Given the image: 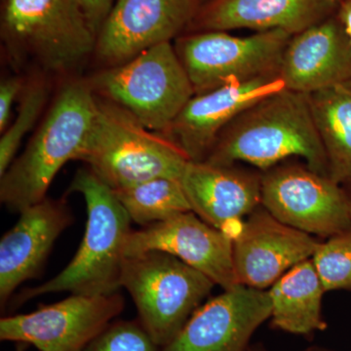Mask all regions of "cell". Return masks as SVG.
<instances>
[{"label":"cell","mask_w":351,"mask_h":351,"mask_svg":"<svg viewBox=\"0 0 351 351\" xmlns=\"http://www.w3.org/2000/svg\"><path fill=\"white\" fill-rule=\"evenodd\" d=\"M313 263L325 291H351V226L318 244Z\"/></svg>","instance_id":"24"},{"label":"cell","mask_w":351,"mask_h":351,"mask_svg":"<svg viewBox=\"0 0 351 351\" xmlns=\"http://www.w3.org/2000/svg\"><path fill=\"white\" fill-rule=\"evenodd\" d=\"M261 177L235 165L189 161L180 181L191 211L233 240L242 219L262 205Z\"/></svg>","instance_id":"16"},{"label":"cell","mask_w":351,"mask_h":351,"mask_svg":"<svg viewBox=\"0 0 351 351\" xmlns=\"http://www.w3.org/2000/svg\"><path fill=\"white\" fill-rule=\"evenodd\" d=\"M304 351H332L328 350V348H320V346H311V348H306Z\"/></svg>","instance_id":"31"},{"label":"cell","mask_w":351,"mask_h":351,"mask_svg":"<svg viewBox=\"0 0 351 351\" xmlns=\"http://www.w3.org/2000/svg\"><path fill=\"white\" fill-rule=\"evenodd\" d=\"M328 159L329 176L351 182V83L306 95Z\"/></svg>","instance_id":"21"},{"label":"cell","mask_w":351,"mask_h":351,"mask_svg":"<svg viewBox=\"0 0 351 351\" xmlns=\"http://www.w3.org/2000/svg\"><path fill=\"white\" fill-rule=\"evenodd\" d=\"M138 320L112 321L85 351H160Z\"/></svg>","instance_id":"25"},{"label":"cell","mask_w":351,"mask_h":351,"mask_svg":"<svg viewBox=\"0 0 351 351\" xmlns=\"http://www.w3.org/2000/svg\"><path fill=\"white\" fill-rule=\"evenodd\" d=\"M113 191L131 221L142 228L191 211L179 179L157 178Z\"/></svg>","instance_id":"22"},{"label":"cell","mask_w":351,"mask_h":351,"mask_svg":"<svg viewBox=\"0 0 351 351\" xmlns=\"http://www.w3.org/2000/svg\"><path fill=\"white\" fill-rule=\"evenodd\" d=\"M98 99L87 80H71L60 90L25 151L0 180V201L24 211L45 199L62 167L77 160L96 119Z\"/></svg>","instance_id":"2"},{"label":"cell","mask_w":351,"mask_h":351,"mask_svg":"<svg viewBox=\"0 0 351 351\" xmlns=\"http://www.w3.org/2000/svg\"><path fill=\"white\" fill-rule=\"evenodd\" d=\"M0 25L11 63L45 75H66L96 48L82 0H4Z\"/></svg>","instance_id":"4"},{"label":"cell","mask_w":351,"mask_h":351,"mask_svg":"<svg viewBox=\"0 0 351 351\" xmlns=\"http://www.w3.org/2000/svg\"><path fill=\"white\" fill-rule=\"evenodd\" d=\"M211 1V0H198V2H199L200 7L202 5H204V4H206L207 2Z\"/></svg>","instance_id":"32"},{"label":"cell","mask_w":351,"mask_h":351,"mask_svg":"<svg viewBox=\"0 0 351 351\" xmlns=\"http://www.w3.org/2000/svg\"><path fill=\"white\" fill-rule=\"evenodd\" d=\"M216 285L175 256L147 251L127 256L120 288L126 289L138 318L159 348L168 345Z\"/></svg>","instance_id":"7"},{"label":"cell","mask_w":351,"mask_h":351,"mask_svg":"<svg viewBox=\"0 0 351 351\" xmlns=\"http://www.w3.org/2000/svg\"><path fill=\"white\" fill-rule=\"evenodd\" d=\"M325 292L313 260L298 263L270 286L272 327L301 336L325 331L327 323L322 316Z\"/></svg>","instance_id":"20"},{"label":"cell","mask_w":351,"mask_h":351,"mask_svg":"<svg viewBox=\"0 0 351 351\" xmlns=\"http://www.w3.org/2000/svg\"><path fill=\"white\" fill-rule=\"evenodd\" d=\"M114 2L115 0H82L85 15L97 38L112 12Z\"/></svg>","instance_id":"27"},{"label":"cell","mask_w":351,"mask_h":351,"mask_svg":"<svg viewBox=\"0 0 351 351\" xmlns=\"http://www.w3.org/2000/svg\"><path fill=\"white\" fill-rule=\"evenodd\" d=\"M199 8L198 0H115L94 54L106 68L126 63L152 46L171 43L188 29Z\"/></svg>","instance_id":"11"},{"label":"cell","mask_w":351,"mask_h":351,"mask_svg":"<svg viewBox=\"0 0 351 351\" xmlns=\"http://www.w3.org/2000/svg\"><path fill=\"white\" fill-rule=\"evenodd\" d=\"M279 75L285 89L304 95L351 83V39L338 14L291 38Z\"/></svg>","instance_id":"17"},{"label":"cell","mask_w":351,"mask_h":351,"mask_svg":"<svg viewBox=\"0 0 351 351\" xmlns=\"http://www.w3.org/2000/svg\"><path fill=\"white\" fill-rule=\"evenodd\" d=\"M319 242L285 225L261 205L233 239V263L240 285L265 290L289 269L313 258Z\"/></svg>","instance_id":"14"},{"label":"cell","mask_w":351,"mask_h":351,"mask_svg":"<svg viewBox=\"0 0 351 351\" xmlns=\"http://www.w3.org/2000/svg\"><path fill=\"white\" fill-rule=\"evenodd\" d=\"M94 94L130 112L149 130H167L195 95L171 43L157 44L126 63L87 80Z\"/></svg>","instance_id":"6"},{"label":"cell","mask_w":351,"mask_h":351,"mask_svg":"<svg viewBox=\"0 0 351 351\" xmlns=\"http://www.w3.org/2000/svg\"><path fill=\"white\" fill-rule=\"evenodd\" d=\"M147 251L175 256L223 290L240 285L233 263V240L193 211L132 230L125 257Z\"/></svg>","instance_id":"13"},{"label":"cell","mask_w":351,"mask_h":351,"mask_svg":"<svg viewBox=\"0 0 351 351\" xmlns=\"http://www.w3.org/2000/svg\"><path fill=\"white\" fill-rule=\"evenodd\" d=\"M292 36L280 29L243 38L226 32H189L176 39L174 48L195 95L230 83L279 75Z\"/></svg>","instance_id":"8"},{"label":"cell","mask_w":351,"mask_h":351,"mask_svg":"<svg viewBox=\"0 0 351 351\" xmlns=\"http://www.w3.org/2000/svg\"><path fill=\"white\" fill-rule=\"evenodd\" d=\"M343 189H345L346 195H348V203H350V212H351V182H348V184L343 186Z\"/></svg>","instance_id":"29"},{"label":"cell","mask_w":351,"mask_h":351,"mask_svg":"<svg viewBox=\"0 0 351 351\" xmlns=\"http://www.w3.org/2000/svg\"><path fill=\"white\" fill-rule=\"evenodd\" d=\"M337 14L351 39V0H341Z\"/></svg>","instance_id":"28"},{"label":"cell","mask_w":351,"mask_h":351,"mask_svg":"<svg viewBox=\"0 0 351 351\" xmlns=\"http://www.w3.org/2000/svg\"><path fill=\"white\" fill-rule=\"evenodd\" d=\"M246 351H267L262 345L250 346Z\"/></svg>","instance_id":"30"},{"label":"cell","mask_w":351,"mask_h":351,"mask_svg":"<svg viewBox=\"0 0 351 351\" xmlns=\"http://www.w3.org/2000/svg\"><path fill=\"white\" fill-rule=\"evenodd\" d=\"M69 193H80L87 207V223L82 244L71 262L47 282L25 290L16 304L49 293L110 295L120 289L125 245L131 219L113 189L90 169L78 170Z\"/></svg>","instance_id":"3"},{"label":"cell","mask_w":351,"mask_h":351,"mask_svg":"<svg viewBox=\"0 0 351 351\" xmlns=\"http://www.w3.org/2000/svg\"><path fill=\"white\" fill-rule=\"evenodd\" d=\"M124 308L119 293L75 295L25 314L0 320V339L39 351H85Z\"/></svg>","instance_id":"10"},{"label":"cell","mask_w":351,"mask_h":351,"mask_svg":"<svg viewBox=\"0 0 351 351\" xmlns=\"http://www.w3.org/2000/svg\"><path fill=\"white\" fill-rule=\"evenodd\" d=\"M97 99L96 119L77 160L113 191L157 178L180 180L189 160L177 145L123 108Z\"/></svg>","instance_id":"5"},{"label":"cell","mask_w":351,"mask_h":351,"mask_svg":"<svg viewBox=\"0 0 351 351\" xmlns=\"http://www.w3.org/2000/svg\"><path fill=\"white\" fill-rule=\"evenodd\" d=\"M25 83L20 76H11L0 84V132L3 133L9 126L14 103L24 92Z\"/></svg>","instance_id":"26"},{"label":"cell","mask_w":351,"mask_h":351,"mask_svg":"<svg viewBox=\"0 0 351 351\" xmlns=\"http://www.w3.org/2000/svg\"><path fill=\"white\" fill-rule=\"evenodd\" d=\"M47 99V85L43 78H34L31 83H27L21 97L17 115L0 138V177L16 158L21 143L36 125Z\"/></svg>","instance_id":"23"},{"label":"cell","mask_w":351,"mask_h":351,"mask_svg":"<svg viewBox=\"0 0 351 351\" xmlns=\"http://www.w3.org/2000/svg\"><path fill=\"white\" fill-rule=\"evenodd\" d=\"M341 0H211L200 7L191 32L248 29L299 34L338 12Z\"/></svg>","instance_id":"19"},{"label":"cell","mask_w":351,"mask_h":351,"mask_svg":"<svg viewBox=\"0 0 351 351\" xmlns=\"http://www.w3.org/2000/svg\"><path fill=\"white\" fill-rule=\"evenodd\" d=\"M293 156L302 157L311 170L329 176L326 152L306 95L284 88L237 115L221 132L205 162H244L263 172Z\"/></svg>","instance_id":"1"},{"label":"cell","mask_w":351,"mask_h":351,"mask_svg":"<svg viewBox=\"0 0 351 351\" xmlns=\"http://www.w3.org/2000/svg\"><path fill=\"white\" fill-rule=\"evenodd\" d=\"M73 216L64 200L46 197L21 212L20 219L0 240V304L14 291L40 274L53 245Z\"/></svg>","instance_id":"18"},{"label":"cell","mask_w":351,"mask_h":351,"mask_svg":"<svg viewBox=\"0 0 351 351\" xmlns=\"http://www.w3.org/2000/svg\"><path fill=\"white\" fill-rule=\"evenodd\" d=\"M261 184L262 206L285 225L326 239L351 226L345 189L329 176L281 164L263 171Z\"/></svg>","instance_id":"9"},{"label":"cell","mask_w":351,"mask_h":351,"mask_svg":"<svg viewBox=\"0 0 351 351\" xmlns=\"http://www.w3.org/2000/svg\"><path fill=\"white\" fill-rule=\"evenodd\" d=\"M270 316L269 291L239 285L201 304L160 351H246Z\"/></svg>","instance_id":"12"},{"label":"cell","mask_w":351,"mask_h":351,"mask_svg":"<svg viewBox=\"0 0 351 351\" xmlns=\"http://www.w3.org/2000/svg\"><path fill=\"white\" fill-rule=\"evenodd\" d=\"M284 88L280 75H271L193 95L162 135L177 145L189 161L202 162L237 115Z\"/></svg>","instance_id":"15"}]
</instances>
